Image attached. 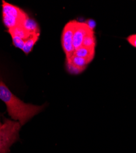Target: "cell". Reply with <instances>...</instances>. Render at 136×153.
I'll list each match as a JSON object with an SVG mask.
<instances>
[{
  "label": "cell",
  "instance_id": "obj_1",
  "mask_svg": "<svg viewBox=\"0 0 136 153\" xmlns=\"http://www.w3.org/2000/svg\"><path fill=\"white\" fill-rule=\"evenodd\" d=\"M0 99L6 104L12 120L18 121L21 126L42 111L45 107V105H34L23 102L10 91L2 80H0Z\"/></svg>",
  "mask_w": 136,
  "mask_h": 153
},
{
  "label": "cell",
  "instance_id": "obj_2",
  "mask_svg": "<svg viewBox=\"0 0 136 153\" xmlns=\"http://www.w3.org/2000/svg\"><path fill=\"white\" fill-rule=\"evenodd\" d=\"M21 124L19 122L0 118V153H9L10 147L19 138Z\"/></svg>",
  "mask_w": 136,
  "mask_h": 153
},
{
  "label": "cell",
  "instance_id": "obj_3",
  "mask_svg": "<svg viewBox=\"0 0 136 153\" xmlns=\"http://www.w3.org/2000/svg\"><path fill=\"white\" fill-rule=\"evenodd\" d=\"M2 16L3 24L8 30L19 25H23L25 20L28 17L22 9L5 1H2Z\"/></svg>",
  "mask_w": 136,
  "mask_h": 153
},
{
  "label": "cell",
  "instance_id": "obj_4",
  "mask_svg": "<svg viewBox=\"0 0 136 153\" xmlns=\"http://www.w3.org/2000/svg\"><path fill=\"white\" fill-rule=\"evenodd\" d=\"M76 22V20H71L68 22L61 34V45L66 55V58H71L75 51L73 45V36Z\"/></svg>",
  "mask_w": 136,
  "mask_h": 153
},
{
  "label": "cell",
  "instance_id": "obj_5",
  "mask_svg": "<svg viewBox=\"0 0 136 153\" xmlns=\"http://www.w3.org/2000/svg\"><path fill=\"white\" fill-rule=\"evenodd\" d=\"M92 33H94V31L88 23L76 20L73 36L74 49L76 50L82 47L85 38Z\"/></svg>",
  "mask_w": 136,
  "mask_h": 153
},
{
  "label": "cell",
  "instance_id": "obj_6",
  "mask_svg": "<svg viewBox=\"0 0 136 153\" xmlns=\"http://www.w3.org/2000/svg\"><path fill=\"white\" fill-rule=\"evenodd\" d=\"M73 55L77 56L83 58L91 62L94 58L95 48L82 46L79 48L75 50Z\"/></svg>",
  "mask_w": 136,
  "mask_h": 153
},
{
  "label": "cell",
  "instance_id": "obj_7",
  "mask_svg": "<svg viewBox=\"0 0 136 153\" xmlns=\"http://www.w3.org/2000/svg\"><path fill=\"white\" fill-rule=\"evenodd\" d=\"M8 33L11 36H18L25 41H27L31 36L33 35V34H31L28 30H27L25 28L23 27V25H19V26H17L14 28L9 29Z\"/></svg>",
  "mask_w": 136,
  "mask_h": 153
},
{
  "label": "cell",
  "instance_id": "obj_8",
  "mask_svg": "<svg viewBox=\"0 0 136 153\" xmlns=\"http://www.w3.org/2000/svg\"><path fill=\"white\" fill-rule=\"evenodd\" d=\"M23 27L33 34L40 33V30L38 24L34 20L30 18L29 16L23 22Z\"/></svg>",
  "mask_w": 136,
  "mask_h": 153
},
{
  "label": "cell",
  "instance_id": "obj_9",
  "mask_svg": "<svg viewBox=\"0 0 136 153\" xmlns=\"http://www.w3.org/2000/svg\"><path fill=\"white\" fill-rule=\"evenodd\" d=\"M39 36H40V33L34 34L32 36H31L28 39L25 41V45L22 50L26 55L29 54L31 52L34 45L37 42V41H38Z\"/></svg>",
  "mask_w": 136,
  "mask_h": 153
},
{
  "label": "cell",
  "instance_id": "obj_10",
  "mask_svg": "<svg viewBox=\"0 0 136 153\" xmlns=\"http://www.w3.org/2000/svg\"><path fill=\"white\" fill-rule=\"evenodd\" d=\"M66 61L71 62L76 66L84 69H86L88 65V64L91 62L88 59L74 55L69 58H66Z\"/></svg>",
  "mask_w": 136,
  "mask_h": 153
},
{
  "label": "cell",
  "instance_id": "obj_11",
  "mask_svg": "<svg viewBox=\"0 0 136 153\" xmlns=\"http://www.w3.org/2000/svg\"><path fill=\"white\" fill-rule=\"evenodd\" d=\"M96 45V39L94 35V33L90 34L86 36L83 42L82 46L89 47V48H95Z\"/></svg>",
  "mask_w": 136,
  "mask_h": 153
},
{
  "label": "cell",
  "instance_id": "obj_12",
  "mask_svg": "<svg viewBox=\"0 0 136 153\" xmlns=\"http://www.w3.org/2000/svg\"><path fill=\"white\" fill-rule=\"evenodd\" d=\"M66 68L67 71L72 75L80 74L85 69L84 68H81L78 66H76V65H73V64L67 61H66Z\"/></svg>",
  "mask_w": 136,
  "mask_h": 153
},
{
  "label": "cell",
  "instance_id": "obj_13",
  "mask_svg": "<svg viewBox=\"0 0 136 153\" xmlns=\"http://www.w3.org/2000/svg\"><path fill=\"white\" fill-rule=\"evenodd\" d=\"M11 37H12V42H13L14 45L18 48L23 50L25 41L22 39V38H20L18 36H12Z\"/></svg>",
  "mask_w": 136,
  "mask_h": 153
},
{
  "label": "cell",
  "instance_id": "obj_14",
  "mask_svg": "<svg viewBox=\"0 0 136 153\" xmlns=\"http://www.w3.org/2000/svg\"><path fill=\"white\" fill-rule=\"evenodd\" d=\"M126 41L132 47L136 48V33L128 36L126 37Z\"/></svg>",
  "mask_w": 136,
  "mask_h": 153
}]
</instances>
